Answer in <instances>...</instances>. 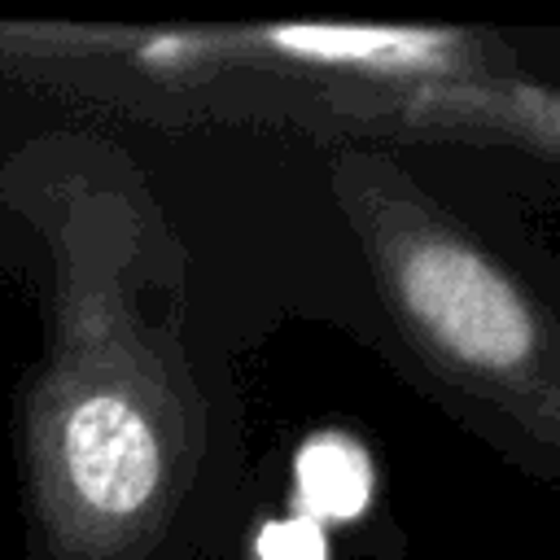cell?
Wrapping results in <instances>:
<instances>
[{
  "instance_id": "cell-1",
  "label": "cell",
  "mask_w": 560,
  "mask_h": 560,
  "mask_svg": "<svg viewBox=\"0 0 560 560\" xmlns=\"http://www.w3.org/2000/svg\"><path fill=\"white\" fill-rule=\"evenodd\" d=\"M394 302L459 376L556 407L547 332L516 280L464 236L411 214H372Z\"/></svg>"
},
{
  "instance_id": "cell-2",
  "label": "cell",
  "mask_w": 560,
  "mask_h": 560,
  "mask_svg": "<svg viewBox=\"0 0 560 560\" xmlns=\"http://www.w3.org/2000/svg\"><path fill=\"white\" fill-rule=\"evenodd\" d=\"M57 503L96 529L140 521L166 477V451L149 411L114 381L61 398L44 442Z\"/></svg>"
},
{
  "instance_id": "cell-3",
  "label": "cell",
  "mask_w": 560,
  "mask_h": 560,
  "mask_svg": "<svg viewBox=\"0 0 560 560\" xmlns=\"http://www.w3.org/2000/svg\"><path fill=\"white\" fill-rule=\"evenodd\" d=\"M267 44L302 61L368 74H420L451 57L446 35L402 26H276L267 31Z\"/></svg>"
},
{
  "instance_id": "cell-4",
  "label": "cell",
  "mask_w": 560,
  "mask_h": 560,
  "mask_svg": "<svg viewBox=\"0 0 560 560\" xmlns=\"http://www.w3.org/2000/svg\"><path fill=\"white\" fill-rule=\"evenodd\" d=\"M293 477H298L302 516H311L315 525L354 521L372 499V459L363 455L359 442L341 433L311 438L298 451Z\"/></svg>"
},
{
  "instance_id": "cell-5",
  "label": "cell",
  "mask_w": 560,
  "mask_h": 560,
  "mask_svg": "<svg viewBox=\"0 0 560 560\" xmlns=\"http://www.w3.org/2000/svg\"><path fill=\"white\" fill-rule=\"evenodd\" d=\"M258 560H328L324 525H315L311 516L267 521L258 534Z\"/></svg>"
}]
</instances>
